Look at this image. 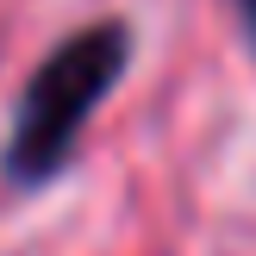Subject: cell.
I'll return each instance as SVG.
<instances>
[{"label":"cell","instance_id":"1","mask_svg":"<svg viewBox=\"0 0 256 256\" xmlns=\"http://www.w3.org/2000/svg\"><path fill=\"white\" fill-rule=\"evenodd\" d=\"M132 56V32L119 19L82 25L75 38H62L38 75L25 82L19 112H12V138H6V175L12 182H50V175L69 162L82 125L94 119V106L112 94V82L125 75Z\"/></svg>","mask_w":256,"mask_h":256},{"label":"cell","instance_id":"2","mask_svg":"<svg viewBox=\"0 0 256 256\" xmlns=\"http://www.w3.org/2000/svg\"><path fill=\"white\" fill-rule=\"evenodd\" d=\"M238 19H244V38H250V50H256V0H238Z\"/></svg>","mask_w":256,"mask_h":256}]
</instances>
